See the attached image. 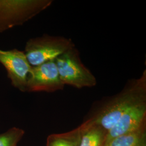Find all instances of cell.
<instances>
[{"label":"cell","instance_id":"cell-1","mask_svg":"<svg viewBox=\"0 0 146 146\" xmlns=\"http://www.w3.org/2000/svg\"><path fill=\"white\" fill-rule=\"evenodd\" d=\"M145 100L146 70L140 78L130 80L121 92L103 104L88 120L107 133L128 110Z\"/></svg>","mask_w":146,"mask_h":146},{"label":"cell","instance_id":"cell-2","mask_svg":"<svg viewBox=\"0 0 146 146\" xmlns=\"http://www.w3.org/2000/svg\"><path fill=\"white\" fill-rule=\"evenodd\" d=\"M52 0H0V33L22 26L46 10Z\"/></svg>","mask_w":146,"mask_h":146},{"label":"cell","instance_id":"cell-3","mask_svg":"<svg viewBox=\"0 0 146 146\" xmlns=\"http://www.w3.org/2000/svg\"><path fill=\"white\" fill-rule=\"evenodd\" d=\"M58 72L63 84L78 89L93 87L97 80L82 62L78 50L73 47L55 59Z\"/></svg>","mask_w":146,"mask_h":146},{"label":"cell","instance_id":"cell-4","mask_svg":"<svg viewBox=\"0 0 146 146\" xmlns=\"http://www.w3.org/2000/svg\"><path fill=\"white\" fill-rule=\"evenodd\" d=\"M75 47L70 38L44 34L30 38L26 44L25 53L31 66L55 60L69 49Z\"/></svg>","mask_w":146,"mask_h":146},{"label":"cell","instance_id":"cell-5","mask_svg":"<svg viewBox=\"0 0 146 146\" xmlns=\"http://www.w3.org/2000/svg\"><path fill=\"white\" fill-rule=\"evenodd\" d=\"M0 63L5 68L13 86L22 92H27L28 80L32 66L25 52L13 49H0Z\"/></svg>","mask_w":146,"mask_h":146},{"label":"cell","instance_id":"cell-6","mask_svg":"<svg viewBox=\"0 0 146 146\" xmlns=\"http://www.w3.org/2000/svg\"><path fill=\"white\" fill-rule=\"evenodd\" d=\"M64 87L55 60L32 66L28 80L27 92L52 93L63 90Z\"/></svg>","mask_w":146,"mask_h":146},{"label":"cell","instance_id":"cell-7","mask_svg":"<svg viewBox=\"0 0 146 146\" xmlns=\"http://www.w3.org/2000/svg\"><path fill=\"white\" fill-rule=\"evenodd\" d=\"M146 125V100L131 107L107 131L104 146L113 139L137 131Z\"/></svg>","mask_w":146,"mask_h":146},{"label":"cell","instance_id":"cell-8","mask_svg":"<svg viewBox=\"0 0 146 146\" xmlns=\"http://www.w3.org/2000/svg\"><path fill=\"white\" fill-rule=\"evenodd\" d=\"M82 134L78 146H104L107 132L87 119L82 125Z\"/></svg>","mask_w":146,"mask_h":146},{"label":"cell","instance_id":"cell-9","mask_svg":"<svg viewBox=\"0 0 146 146\" xmlns=\"http://www.w3.org/2000/svg\"><path fill=\"white\" fill-rule=\"evenodd\" d=\"M82 129L81 125L69 132L52 134L47 138V146H78Z\"/></svg>","mask_w":146,"mask_h":146},{"label":"cell","instance_id":"cell-10","mask_svg":"<svg viewBox=\"0 0 146 146\" xmlns=\"http://www.w3.org/2000/svg\"><path fill=\"white\" fill-rule=\"evenodd\" d=\"M104 146H146V125L134 132L115 138Z\"/></svg>","mask_w":146,"mask_h":146},{"label":"cell","instance_id":"cell-11","mask_svg":"<svg viewBox=\"0 0 146 146\" xmlns=\"http://www.w3.org/2000/svg\"><path fill=\"white\" fill-rule=\"evenodd\" d=\"M25 134L20 128L13 127L5 133L0 134V146H16Z\"/></svg>","mask_w":146,"mask_h":146}]
</instances>
